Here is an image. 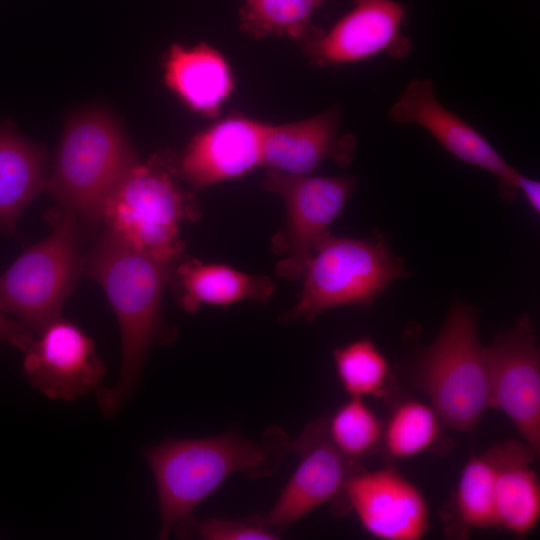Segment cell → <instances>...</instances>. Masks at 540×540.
Returning <instances> with one entry per match:
<instances>
[{
	"label": "cell",
	"instance_id": "6da1fadb",
	"mask_svg": "<svg viewBox=\"0 0 540 540\" xmlns=\"http://www.w3.org/2000/svg\"><path fill=\"white\" fill-rule=\"evenodd\" d=\"M286 433L269 427L259 441L230 432L208 438L167 439L149 447L160 512L159 538L190 521L193 510L230 476L264 478L277 471L288 454Z\"/></svg>",
	"mask_w": 540,
	"mask_h": 540
},
{
	"label": "cell",
	"instance_id": "7a4b0ae2",
	"mask_svg": "<svg viewBox=\"0 0 540 540\" xmlns=\"http://www.w3.org/2000/svg\"><path fill=\"white\" fill-rule=\"evenodd\" d=\"M83 264L103 287L117 316L122 358L113 387L98 390L106 416L115 415L134 392L151 346L162 331L161 300L171 264L135 248L106 230Z\"/></svg>",
	"mask_w": 540,
	"mask_h": 540
},
{
	"label": "cell",
	"instance_id": "3957f363",
	"mask_svg": "<svg viewBox=\"0 0 540 540\" xmlns=\"http://www.w3.org/2000/svg\"><path fill=\"white\" fill-rule=\"evenodd\" d=\"M138 161L121 126L107 110L69 118L45 190L89 228L102 221L106 200Z\"/></svg>",
	"mask_w": 540,
	"mask_h": 540
},
{
	"label": "cell",
	"instance_id": "277c9868",
	"mask_svg": "<svg viewBox=\"0 0 540 540\" xmlns=\"http://www.w3.org/2000/svg\"><path fill=\"white\" fill-rule=\"evenodd\" d=\"M178 160L167 152L137 161L106 200L102 221L107 230L166 263L182 251L180 225L195 220L198 205L182 188Z\"/></svg>",
	"mask_w": 540,
	"mask_h": 540
},
{
	"label": "cell",
	"instance_id": "5b68a950",
	"mask_svg": "<svg viewBox=\"0 0 540 540\" xmlns=\"http://www.w3.org/2000/svg\"><path fill=\"white\" fill-rule=\"evenodd\" d=\"M413 381L430 400L444 426L474 429L490 408L486 347L478 336L477 313L458 303L434 341L418 357Z\"/></svg>",
	"mask_w": 540,
	"mask_h": 540
},
{
	"label": "cell",
	"instance_id": "8992f818",
	"mask_svg": "<svg viewBox=\"0 0 540 540\" xmlns=\"http://www.w3.org/2000/svg\"><path fill=\"white\" fill-rule=\"evenodd\" d=\"M404 275L403 262L383 241L327 232L314 248L298 302L287 318L313 320L334 307L367 305Z\"/></svg>",
	"mask_w": 540,
	"mask_h": 540
},
{
	"label": "cell",
	"instance_id": "52a82bcc",
	"mask_svg": "<svg viewBox=\"0 0 540 540\" xmlns=\"http://www.w3.org/2000/svg\"><path fill=\"white\" fill-rule=\"evenodd\" d=\"M82 266L78 220L62 209L51 234L26 249L0 276V311L40 332L61 318Z\"/></svg>",
	"mask_w": 540,
	"mask_h": 540
},
{
	"label": "cell",
	"instance_id": "ba28073f",
	"mask_svg": "<svg viewBox=\"0 0 540 540\" xmlns=\"http://www.w3.org/2000/svg\"><path fill=\"white\" fill-rule=\"evenodd\" d=\"M263 187L283 198L287 212L285 230L275 238L274 246L285 254L276 273L296 280L303 276L316 244L356 189V180L352 176L295 175L268 168Z\"/></svg>",
	"mask_w": 540,
	"mask_h": 540
},
{
	"label": "cell",
	"instance_id": "9c48e42d",
	"mask_svg": "<svg viewBox=\"0 0 540 540\" xmlns=\"http://www.w3.org/2000/svg\"><path fill=\"white\" fill-rule=\"evenodd\" d=\"M299 462L271 510L257 518L281 533L309 512L327 502L337 503V511L349 512L345 486L361 467L345 458L329 438L326 418H319L304 429L292 443Z\"/></svg>",
	"mask_w": 540,
	"mask_h": 540
},
{
	"label": "cell",
	"instance_id": "30bf717a",
	"mask_svg": "<svg viewBox=\"0 0 540 540\" xmlns=\"http://www.w3.org/2000/svg\"><path fill=\"white\" fill-rule=\"evenodd\" d=\"M490 408L505 413L540 454V353L527 315L486 347Z\"/></svg>",
	"mask_w": 540,
	"mask_h": 540
},
{
	"label": "cell",
	"instance_id": "8fae6325",
	"mask_svg": "<svg viewBox=\"0 0 540 540\" xmlns=\"http://www.w3.org/2000/svg\"><path fill=\"white\" fill-rule=\"evenodd\" d=\"M405 5L396 0H353V7L328 31L318 28L299 44L312 65L325 67L386 53L405 58L412 49L403 33Z\"/></svg>",
	"mask_w": 540,
	"mask_h": 540
},
{
	"label": "cell",
	"instance_id": "7c38bea8",
	"mask_svg": "<svg viewBox=\"0 0 540 540\" xmlns=\"http://www.w3.org/2000/svg\"><path fill=\"white\" fill-rule=\"evenodd\" d=\"M388 115L396 123L424 128L453 156L494 175L504 200H513L519 194L522 173L506 162L480 132L438 101L432 80L409 82Z\"/></svg>",
	"mask_w": 540,
	"mask_h": 540
},
{
	"label": "cell",
	"instance_id": "4fadbf2b",
	"mask_svg": "<svg viewBox=\"0 0 540 540\" xmlns=\"http://www.w3.org/2000/svg\"><path fill=\"white\" fill-rule=\"evenodd\" d=\"M39 333L25 351L23 372L51 399L72 401L98 388L105 374L94 341L77 325L59 318Z\"/></svg>",
	"mask_w": 540,
	"mask_h": 540
},
{
	"label": "cell",
	"instance_id": "5bb4252c",
	"mask_svg": "<svg viewBox=\"0 0 540 540\" xmlns=\"http://www.w3.org/2000/svg\"><path fill=\"white\" fill-rule=\"evenodd\" d=\"M345 499L363 528L378 539L419 540L428 530L425 497L392 467L354 472L346 483Z\"/></svg>",
	"mask_w": 540,
	"mask_h": 540
},
{
	"label": "cell",
	"instance_id": "9a60e30c",
	"mask_svg": "<svg viewBox=\"0 0 540 540\" xmlns=\"http://www.w3.org/2000/svg\"><path fill=\"white\" fill-rule=\"evenodd\" d=\"M264 124L237 113L195 135L178 160L182 179L200 190L261 165Z\"/></svg>",
	"mask_w": 540,
	"mask_h": 540
},
{
	"label": "cell",
	"instance_id": "2e32d148",
	"mask_svg": "<svg viewBox=\"0 0 540 540\" xmlns=\"http://www.w3.org/2000/svg\"><path fill=\"white\" fill-rule=\"evenodd\" d=\"M341 109L283 124H264L261 165L288 174L308 175L326 160L351 163L357 140L340 135Z\"/></svg>",
	"mask_w": 540,
	"mask_h": 540
},
{
	"label": "cell",
	"instance_id": "e0dca14e",
	"mask_svg": "<svg viewBox=\"0 0 540 540\" xmlns=\"http://www.w3.org/2000/svg\"><path fill=\"white\" fill-rule=\"evenodd\" d=\"M166 85L193 111L218 114L234 89V79L224 56L208 44L191 48L173 44L164 61Z\"/></svg>",
	"mask_w": 540,
	"mask_h": 540
},
{
	"label": "cell",
	"instance_id": "ac0fdd59",
	"mask_svg": "<svg viewBox=\"0 0 540 540\" xmlns=\"http://www.w3.org/2000/svg\"><path fill=\"white\" fill-rule=\"evenodd\" d=\"M47 154L9 123H0V230L14 235L23 210L47 182Z\"/></svg>",
	"mask_w": 540,
	"mask_h": 540
},
{
	"label": "cell",
	"instance_id": "d6986e66",
	"mask_svg": "<svg viewBox=\"0 0 540 540\" xmlns=\"http://www.w3.org/2000/svg\"><path fill=\"white\" fill-rule=\"evenodd\" d=\"M536 453L525 442H501V458L494 486L497 528L525 537L540 519V483L532 468Z\"/></svg>",
	"mask_w": 540,
	"mask_h": 540
},
{
	"label": "cell",
	"instance_id": "ffe728a7",
	"mask_svg": "<svg viewBox=\"0 0 540 540\" xmlns=\"http://www.w3.org/2000/svg\"><path fill=\"white\" fill-rule=\"evenodd\" d=\"M501 458V442L482 454L472 453L461 471L455 492L441 512L444 531L466 538L474 529L497 528L494 486Z\"/></svg>",
	"mask_w": 540,
	"mask_h": 540
},
{
	"label": "cell",
	"instance_id": "44dd1931",
	"mask_svg": "<svg viewBox=\"0 0 540 540\" xmlns=\"http://www.w3.org/2000/svg\"><path fill=\"white\" fill-rule=\"evenodd\" d=\"M177 275L183 290L181 305L195 312L202 304L227 305L242 300L267 301L274 291L273 281L220 264L189 261Z\"/></svg>",
	"mask_w": 540,
	"mask_h": 540
},
{
	"label": "cell",
	"instance_id": "7402d4cb",
	"mask_svg": "<svg viewBox=\"0 0 540 540\" xmlns=\"http://www.w3.org/2000/svg\"><path fill=\"white\" fill-rule=\"evenodd\" d=\"M436 411L417 400L397 403L385 424L381 450L389 460H402L432 451L443 437Z\"/></svg>",
	"mask_w": 540,
	"mask_h": 540
},
{
	"label": "cell",
	"instance_id": "603a6c76",
	"mask_svg": "<svg viewBox=\"0 0 540 540\" xmlns=\"http://www.w3.org/2000/svg\"><path fill=\"white\" fill-rule=\"evenodd\" d=\"M330 1L333 0H244L239 27L256 40L279 36L300 43L319 28L312 23L313 14Z\"/></svg>",
	"mask_w": 540,
	"mask_h": 540
},
{
	"label": "cell",
	"instance_id": "cb8c5ba5",
	"mask_svg": "<svg viewBox=\"0 0 540 540\" xmlns=\"http://www.w3.org/2000/svg\"><path fill=\"white\" fill-rule=\"evenodd\" d=\"M336 373L350 397H385L390 383L386 357L369 338L333 350Z\"/></svg>",
	"mask_w": 540,
	"mask_h": 540
},
{
	"label": "cell",
	"instance_id": "d4e9b609",
	"mask_svg": "<svg viewBox=\"0 0 540 540\" xmlns=\"http://www.w3.org/2000/svg\"><path fill=\"white\" fill-rule=\"evenodd\" d=\"M326 427L334 446L352 463L360 465L381 450L383 423L362 398L350 397L326 419Z\"/></svg>",
	"mask_w": 540,
	"mask_h": 540
},
{
	"label": "cell",
	"instance_id": "484cf974",
	"mask_svg": "<svg viewBox=\"0 0 540 540\" xmlns=\"http://www.w3.org/2000/svg\"><path fill=\"white\" fill-rule=\"evenodd\" d=\"M178 530L192 533L206 540H275L280 533L259 521L257 516L244 519L210 518L201 522L188 521Z\"/></svg>",
	"mask_w": 540,
	"mask_h": 540
},
{
	"label": "cell",
	"instance_id": "4316f807",
	"mask_svg": "<svg viewBox=\"0 0 540 540\" xmlns=\"http://www.w3.org/2000/svg\"><path fill=\"white\" fill-rule=\"evenodd\" d=\"M33 334L21 322L8 318L0 311V345L10 344L25 352L34 340Z\"/></svg>",
	"mask_w": 540,
	"mask_h": 540
},
{
	"label": "cell",
	"instance_id": "83f0119b",
	"mask_svg": "<svg viewBox=\"0 0 540 540\" xmlns=\"http://www.w3.org/2000/svg\"><path fill=\"white\" fill-rule=\"evenodd\" d=\"M518 193L522 194L534 212H540V182L522 174L518 183Z\"/></svg>",
	"mask_w": 540,
	"mask_h": 540
}]
</instances>
